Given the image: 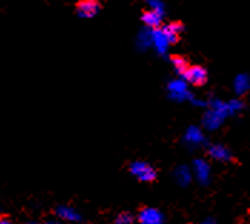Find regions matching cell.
Instances as JSON below:
<instances>
[{
	"mask_svg": "<svg viewBox=\"0 0 250 224\" xmlns=\"http://www.w3.org/2000/svg\"><path fill=\"white\" fill-rule=\"evenodd\" d=\"M209 153H210V156H212L214 160H219V162H228V160L231 159L230 151L226 149L225 146H222V144H214V146H212L210 150H209Z\"/></svg>",
	"mask_w": 250,
	"mask_h": 224,
	"instance_id": "9",
	"label": "cell"
},
{
	"mask_svg": "<svg viewBox=\"0 0 250 224\" xmlns=\"http://www.w3.org/2000/svg\"><path fill=\"white\" fill-rule=\"evenodd\" d=\"M200 224H214V222H212V220H208V222H205V223H200Z\"/></svg>",
	"mask_w": 250,
	"mask_h": 224,
	"instance_id": "15",
	"label": "cell"
},
{
	"mask_svg": "<svg viewBox=\"0 0 250 224\" xmlns=\"http://www.w3.org/2000/svg\"><path fill=\"white\" fill-rule=\"evenodd\" d=\"M46 224H59V223H56V222H47Z\"/></svg>",
	"mask_w": 250,
	"mask_h": 224,
	"instance_id": "16",
	"label": "cell"
},
{
	"mask_svg": "<svg viewBox=\"0 0 250 224\" xmlns=\"http://www.w3.org/2000/svg\"><path fill=\"white\" fill-rule=\"evenodd\" d=\"M0 224H12V222L6 217H0Z\"/></svg>",
	"mask_w": 250,
	"mask_h": 224,
	"instance_id": "14",
	"label": "cell"
},
{
	"mask_svg": "<svg viewBox=\"0 0 250 224\" xmlns=\"http://www.w3.org/2000/svg\"><path fill=\"white\" fill-rule=\"evenodd\" d=\"M183 76L186 77V80L190 84L196 86V87H202L208 81V72H206V69L199 66V64H193V66L190 64L189 69L186 70V73Z\"/></svg>",
	"mask_w": 250,
	"mask_h": 224,
	"instance_id": "2",
	"label": "cell"
},
{
	"mask_svg": "<svg viewBox=\"0 0 250 224\" xmlns=\"http://www.w3.org/2000/svg\"><path fill=\"white\" fill-rule=\"evenodd\" d=\"M176 180L179 182V184L186 186L190 183L192 180V171L188 167H180L176 170Z\"/></svg>",
	"mask_w": 250,
	"mask_h": 224,
	"instance_id": "11",
	"label": "cell"
},
{
	"mask_svg": "<svg viewBox=\"0 0 250 224\" xmlns=\"http://www.w3.org/2000/svg\"><path fill=\"white\" fill-rule=\"evenodd\" d=\"M142 20L146 26L152 27V29H160L163 26V18L162 13L156 9H150V10H145L142 13Z\"/></svg>",
	"mask_w": 250,
	"mask_h": 224,
	"instance_id": "6",
	"label": "cell"
},
{
	"mask_svg": "<svg viewBox=\"0 0 250 224\" xmlns=\"http://www.w3.org/2000/svg\"><path fill=\"white\" fill-rule=\"evenodd\" d=\"M132 174L137 177L140 182H153L156 179V171L152 166L143 163V162H136L130 167Z\"/></svg>",
	"mask_w": 250,
	"mask_h": 224,
	"instance_id": "3",
	"label": "cell"
},
{
	"mask_svg": "<svg viewBox=\"0 0 250 224\" xmlns=\"http://www.w3.org/2000/svg\"><path fill=\"white\" fill-rule=\"evenodd\" d=\"M194 174H196V179L200 182V183H208L209 182V177H210V167L208 166L206 162L203 160H197L194 163Z\"/></svg>",
	"mask_w": 250,
	"mask_h": 224,
	"instance_id": "7",
	"label": "cell"
},
{
	"mask_svg": "<svg viewBox=\"0 0 250 224\" xmlns=\"http://www.w3.org/2000/svg\"><path fill=\"white\" fill-rule=\"evenodd\" d=\"M188 140L192 143H200L203 140V136L199 130H190L188 133Z\"/></svg>",
	"mask_w": 250,
	"mask_h": 224,
	"instance_id": "13",
	"label": "cell"
},
{
	"mask_svg": "<svg viewBox=\"0 0 250 224\" xmlns=\"http://www.w3.org/2000/svg\"><path fill=\"white\" fill-rule=\"evenodd\" d=\"M102 0H79L75 4L76 13L82 18H93L102 10Z\"/></svg>",
	"mask_w": 250,
	"mask_h": 224,
	"instance_id": "1",
	"label": "cell"
},
{
	"mask_svg": "<svg viewBox=\"0 0 250 224\" xmlns=\"http://www.w3.org/2000/svg\"><path fill=\"white\" fill-rule=\"evenodd\" d=\"M58 216L62 220L69 222V223H76L80 220V214L69 205H60L58 208Z\"/></svg>",
	"mask_w": 250,
	"mask_h": 224,
	"instance_id": "8",
	"label": "cell"
},
{
	"mask_svg": "<svg viewBox=\"0 0 250 224\" xmlns=\"http://www.w3.org/2000/svg\"><path fill=\"white\" fill-rule=\"evenodd\" d=\"M27 224H36V223H27Z\"/></svg>",
	"mask_w": 250,
	"mask_h": 224,
	"instance_id": "17",
	"label": "cell"
},
{
	"mask_svg": "<svg viewBox=\"0 0 250 224\" xmlns=\"http://www.w3.org/2000/svg\"><path fill=\"white\" fill-rule=\"evenodd\" d=\"M170 61L173 63L174 70H176L179 75H185L186 70H188L189 66H190V61H189L185 56H182V55H172V56H170Z\"/></svg>",
	"mask_w": 250,
	"mask_h": 224,
	"instance_id": "10",
	"label": "cell"
},
{
	"mask_svg": "<svg viewBox=\"0 0 250 224\" xmlns=\"http://www.w3.org/2000/svg\"><path fill=\"white\" fill-rule=\"evenodd\" d=\"M133 222H135V219L129 213H122L116 219V224H133Z\"/></svg>",
	"mask_w": 250,
	"mask_h": 224,
	"instance_id": "12",
	"label": "cell"
},
{
	"mask_svg": "<svg viewBox=\"0 0 250 224\" xmlns=\"http://www.w3.org/2000/svg\"><path fill=\"white\" fill-rule=\"evenodd\" d=\"M162 29L165 38L167 39L169 43H177L182 38V33L185 32V26L182 21H172L167 26H163Z\"/></svg>",
	"mask_w": 250,
	"mask_h": 224,
	"instance_id": "5",
	"label": "cell"
},
{
	"mask_svg": "<svg viewBox=\"0 0 250 224\" xmlns=\"http://www.w3.org/2000/svg\"><path fill=\"white\" fill-rule=\"evenodd\" d=\"M137 222H139V224H163L165 223V217L159 210L146 207L139 213Z\"/></svg>",
	"mask_w": 250,
	"mask_h": 224,
	"instance_id": "4",
	"label": "cell"
}]
</instances>
